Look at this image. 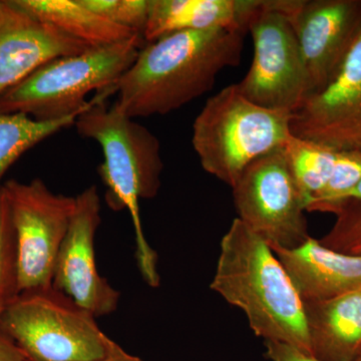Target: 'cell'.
<instances>
[{
    "label": "cell",
    "mask_w": 361,
    "mask_h": 361,
    "mask_svg": "<svg viewBox=\"0 0 361 361\" xmlns=\"http://www.w3.org/2000/svg\"><path fill=\"white\" fill-rule=\"evenodd\" d=\"M285 13L307 71L310 94L322 89L361 28V0H287Z\"/></svg>",
    "instance_id": "cell-12"
},
{
    "label": "cell",
    "mask_w": 361,
    "mask_h": 361,
    "mask_svg": "<svg viewBox=\"0 0 361 361\" xmlns=\"http://www.w3.org/2000/svg\"><path fill=\"white\" fill-rule=\"evenodd\" d=\"M265 0H149L146 44L183 30H245Z\"/></svg>",
    "instance_id": "cell-15"
},
{
    "label": "cell",
    "mask_w": 361,
    "mask_h": 361,
    "mask_svg": "<svg viewBox=\"0 0 361 361\" xmlns=\"http://www.w3.org/2000/svg\"><path fill=\"white\" fill-rule=\"evenodd\" d=\"M247 33L183 30L148 42L116 85V108L132 118L179 110L212 90L221 71L239 65Z\"/></svg>",
    "instance_id": "cell-1"
},
{
    "label": "cell",
    "mask_w": 361,
    "mask_h": 361,
    "mask_svg": "<svg viewBox=\"0 0 361 361\" xmlns=\"http://www.w3.org/2000/svg\"><path fill=\"white\" fill-rule=\"evenodd\" d=\"M287 0H265L249 25L254 54L250 68L236 84L252 103L295 113L310 94L307 71L295 33L285 13Z\"/></svg>",
    "instance_id": "cell-7"
},
{
    "label": "cell",
    "mask_w": 361,
    "mask_h": 361,
    "mask_svg": "<svg viewBox=\"0 0 361 361\" xmlns=\"http://www.w3.org/2000/svg\"><path fill=\"white\" fill-rule=\"evenodd\" d=\"M265 356L269 361H319L288 344L265 341Z\"/></svg>",
    "instance_id": "cell-24"
},
{
    "label": "cell",
    "mask_w": 361,
    "mask_h": 361,
    "mask_svg": "<svg viewBox=\"0 0 361 361\" xmlns=\"http://www.w3.org/2000/svg\"><path fill=\"white\" fill-rule=\"evenodd\" d=\"M80 2L99 16L142 37L148 20L149 0H80Z\"/></svg>",
    "instance_id": "cell-23"
},
{
    "label": "cell",
    "mask_w": 361,
    "mask_h": 361,
    "mask_svg": "<svg viewBox=\"0 0 361 361\" xmlns=\"http://www.w3.org/2000/svg\"><path fill=\"white\" fill-rule=\"evenodd\" d=\"M210 288L244 313L255 336L311 355L302 300L269 244L238 218L221 240Z\"/></svg>",
    "instance_id": "cell-2"
},
{
    "label": "cell",
    "mask_w": 361,
    "mask_h": 361,
    "mask_svg": "<svg viewBox=\"0 0 361 361\" xmlns=\"http://www.w3.org/2000/svg\"><path fill=\"white\" fill-rule=\"evenodd\" d=\"M271 248L302 302L327 300L361 287L360 256L332 250L312 237L295 248Z\"/></svg>",
    "instance_id": "cell-14"
},
{
    "label": "cell",
    "mask_w": 361,
    "mask_h": 361,
    "mask_svg": "<svg viewBox=\"0 0 361 361\" xmlns=\"http://www.w3.org/2000/svg\"><path fill=\"white\" fill-rule=\"evenodd\" d=\"M145 44L144 37L137 35L52 59L0 94V113L25 114L39 121L80 115L92 103L87 101L90 92L116 90Z\"/></svg>",
    "instance_id": "cell-4"
},
{
    "label": "cell",
    "mask_w": 361,
    "mask_h": 361,
    "mask_svg": "<svg viewBox=\"0 0 361 361\" xmlns=\"http://www.w3.org/2000/svg\"><path fill=\"white\" fill-rule=\"evenodd\" d=\"M311 355L353 361L361 348V287L334 298L303 302Z\"/></svg>",
    "instance_id": "cell-16"
},
{
    "label": "cell",
    "mask_w": 361,
    "mask_h": 361,
    "mask_svg": "<svg viewBox=\"0 0 361 361\" xmlns=\"http://www.w3.org/2000/svg\"><path fill=\"white\" fill-rule=\"evenodd\" d=\"M0 361H28L16 343L0 331Z\"/></svg>",
    "instance_id": "cell-25"
},
{
    "label": "cell",
    "mask_w": 361,
    "mask_h": 361,
    "mask_svg": "<svg viewBox=\"0 0 361 361\" xmlns=\"http://www.w3.org/2000/svg\"><path fill=\"white\" fill-rule=\"evenodd\" d=\"M18 295L16 238L4 187L0 188V315Z\"/></svg>",
    "instance_id": "cell-22"
},
{
    "label": "cell",
    "mask_w": 361,
    "mask_h": 361,
    "mask_svg": "<svg viewBox=\"0 0 361 361\" xmlns=\"http://www.w3.org/2000/svg\"><path fill=\"white\" fill-rule=\"evenodd\" d=\"M291 133L336 151H361V28L322 89L293 113Z\"/></svg>",
    "instance_id": "cell-10"
},
{
    "label": "cell",
    "mask_w": 361,
    "mask_h": 361,
    "mask_svg": "<svg viewBox=\"0 0 361 361\" xmlns=\"http://www.w3.org/2000/svg\"><path fill=\"white\" fill-rule=\"evenodd\" d=\"M94 361H144L137 356L130 355L123 350L118 343L111 341L109 346L108 353L103 358Z\"/></svg>",
    "instance_id": "cell-26"
},
{
    "label": "cell",
    "mask_w": 361,
    "mask_h": 361,
    "mask_svg": "<svg viewBox=\"0 0 361 361\" xmlns=\"http://www.w3.org/2000/svg\"><path fill=\"white\" fill-rule=\"evenodd\" d=\"M13 2L37 20L54 26L90 47L116 44L137 35L90 11L80 0H13Z\"/></svg>",
    "instance_id": "cell-17"
},
{
    "label": "cell",
    "mask_w": 361,
    "mask_h": 361,
    "mask_svg": "<svg viewBox=\"0 0 361 361\" xmlns=\"http://www.w3.org/2000/svg\"><path fill=\"white\" fill-rule=\"evenodd\" d=\"M101 223V199L96 186L75 197L70 227L54 268L52 288L96 317L118 308L120 292L97 271L94 237Z\"/></svg>",
    "instance_id": "cell-11"
},
{
    "label": "cell",
    "mask_w": 361,
    "mask_h": 361,
    "mask_svg": "<svg viewBox=\"0 0 361 361\" xmlns=\"http://www.w3.org/2000/svg\"><path fill=\"white\" fill-rule=\"evenodd\" d=\"M348 199H358V200H361V180L360 184L357 185V187L349 195Z\"/></svg>",
    "instance_id": "cell-27"
},
{
    "label": "cell",
    "mask_w": 361,
    "mask_h": 361,
    "mask_svg": "<svg viewBox=\"0 0 361 361\" xmlns=\"http://www.w3.org/2000/svg\"><path fill=\"white\" fill-rule=\"evenodd\" d=\"M115 90L99 92L87 110L75 120L78 134L101 147L104 161L99 174L106 188V201L115 211L128 210L135 235V258L142 278L158 287V255L142 230L140 201L155 198L160 191L164 163L161 144L151 130L126 116L104 99Z\"/></svg>",
    "instance_id": "cell-3"
},
{
    "label": "cell",
    "mask_w": 361,
    "mask_h": 361,
    "mask_svg": "<svg viewBox=\"0 0 361 361\" xmlns=\"http://www.w3.org/2000/svg\"><path fill=\"white\" fill-rule=\"evenodd\" d=\"M2 187L16 238L18 294L51 288L54 264L70 227L75 197L54 193L40 179L7 180Z\"/></svg>",
    "instance_id": "cell-8"
},
{
    "label": "cell",
    "mask_w": 361,
    "mask_h": 361,
    "mask_svg": "<svg viewBox=\"0 0 361 361\" xmlns=\"http://www.w3.org/2000/svg\"><path fill=\"white\" fill-rule=\"evenodd\" d=\"M78 116L61 120L39 121L25 114L0 113V183L7 170L25 152L59 130L75 126Z\"/></svg>",
    "instance_id": "cell-19"
},
{
    "label": "cell",
    "mask_w": 361,
    "mask_h": 361,
    "mask_svg": "<svg viewBox=\"0 0 361 361\" xmlns=\"http://www.w3.org/2000/svg\"><path fill=\"white\" fill-rule=\"evenodd\" d=\"M283 149L292 177L307 209L311 200L329 182L337 151L293 135L289 137Z\"/></svg>",
    "instance_id": "cell-18"
},
{
    "label": "cell",
    "mask_w": 361,
    "mask_h": 361,
    "mask_svg": "<svg viewBox=\"0 0 361 361\" xmlns=\"http://www.w3.org/2000/svg\"><path fill=\"white\" fill-rule=\"evenodd\" d=\"M353 361H361V348L360 351H358L357 355H356L355 360Z\"/></svg>",
    "instance_id": "cell-28"
},
{
    "label": "cell",
    "mask_w": 361,
    "mask_h": 361,
    "mask_svg": "<svg viewBox=\"0 0 361 361\" xmlns=\"http://www.w3.org/2000/svg\"><path fill=\"white\" fill-rule=\"evenodd\" d=\"M90 49L25 13L13 0H0V94L52 59Z\"/></svg>",
    "instance_id": "cell-13"
},
{
    "label": "cell",
    "mask_w": 361,
    "mask_h": 361,
    "mask_svg": "<svg viewBox=\"0 0 361 361\" xmlns=\"http://www.w3.org/2000/svg\"><path fill=\"white\" fill-rule=\"evenodd\" d=\"M96 318L51 287L14 297L0 315V331L28 361H94L111 341Z\"/></svg>",
    "instance_id": "cell-6"
},
{
    "label": "cell",
    "mask_w": 361,
    "mask_h": 361,
    "mask_svg": "<svg viewBox=\"0 0 361 361\" xmlns=\"http://www.w3.org/2000/svg\"><path fill=\"white\" fill-rule=\"evenodd\" d=\"M361 180V151H337L329 182L307 206V212H322L325 207L345 200Z\"/></svg>",
    "instance_id": "cell-21"
},
{
    "label": "cell",
    "mask_w": 361,
    "mask_h": 361,
    "mask_svg": "<svg viewBox=\"0 0 361 361\" xmlns=\"http://www.w3.org/2000/svg\"><path fill=\"white\" fill-rule=\"evenodd\" d=\"M322 212L336 216V222L320 243L346 255L361 257V200L346 199L325 207Z\"/></svg>",
    "instance_id": "cell-20"
},
{
    "label": "cell",
    "mask_w": 361,
    "mask_h": 361,
    "mask_svg": "<svg viewBox=\"0 0 361 361\" xmlns=\"http://www.w3.org/2000/svg\"><path fill=\"white\" fill-rule=\"evenodd\" d=\"M232 190L237 218L271 247L295 248L310 238L305 203L283 148L253 161Z\"/></svg>",
    "instance_id": "cell-9"
},
{
    "label": "cell",
    "mask_w": 361,
    "mask_h": 361,
    "mask_svg": "<svg viewBox=\"0 0 361 361\" xmlns=\"http://www.w3.org/2000/svg\"><path fill=\"white\" fill-rule=\"evenodd\" d=\"M293 114L252 103L236 84L214 94L195 118L192 145L202 168L230 187L253 161L283 148Z\"/></svg>",
    "instance_id": "cell-5"
}]
</instances>
